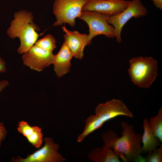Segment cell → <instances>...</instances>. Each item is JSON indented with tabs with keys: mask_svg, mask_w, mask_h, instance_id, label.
<instances>
[{
	"mask_svg": "<svg viewBox=\"0 0 162 162\" xmlns=\"http://www.w3.org/2000/svg\"><path fill=\"white\" fill-rule=\"evenodd\" d=\"M121 125L123 130L120 137L110 130L102 134L104 144L110 147L124 161L139 160V159L142 161V135L136 133L134 126L125 122H122Z\"/></svg>",
	"mask_w": 162,
	"mask_h": 162,
	"instance_id": "6da1fadb",
	"label": "cell"
},
{
	"mask_svg": "<svg viewBox=\"0 0 162 162\" xmlns=\"http://www.w3.org/2000/svg\"><path fill=\"white\" fill-rule=\"evenodd\" d=\"M32 14L24 10L16 12L7 31L9 37L18 38L20 45L17 49L20 54L28 51L35 44L39 36V27L33 21Z\"/></svg>",
	"mask_w": 162,
	"mask_h": 162,
	"instance_id": "7a4b0ae2",
	"label": "cell"
},
{
	"mask_svg": "<svg viewBox=\"0 0 162 162\" xmlns=\"http://www.w3.org/2000/svg\"><path fill=\"white\" fill-rule=\"evenodd\" d=\"M128 72L135 85L141 88H149L158 75V62L151 57H135L129 61Z\"/></svg>",
	"mask_w": 162,
	"mask_h": 162,
	"instance_id": "3957f363",
	"label": "cell"
},
{
	"mask_svg": "<svg viewBox=\"0 0 162 162\" xmlns=\"http://www.w3.org/2000/svg\"><path fill=\"white\" fill-rule=\"evenodd\" d=\"M86 0H55L53 5V12L56 21L53 25L57 26L66 23L74 26L75 19L80 17Z\"/></svg>",
	"mask_w": 162,
	"mask_h": 162,
	"instance_id": "277c9868",
	"label": "cell"
},
{
	"mask_svg": "<svg viewBox=\"0 0 162 162\" xmlns=\"http://www.w3.org/2000/svg\"><path fill=\"white\" fill-rule=\"evenodd\" d=\"M148 10L141 0H132L128 6L119 13L108 18L109 24L113 28L117 42L122 41L121 32L126 24L132 18H138L146 16Z\"/></svg>",
	"mask_w": 162,
	"mask_h": 162,
	"instance_id": "5b68a950",
	"label": "cell"
},
{
	"mask_svg": "<svg viewBox=\"0 0 162 162\" xmlns=\"http://www.w3.org/2000/svg\"><path fill=\"white\" fill-rule=\"evenodd\" d=\"M109 16L94 11H82L79 18L84 21L88 26V38L90 43L94 38L99 35L115 38L114 29L107 21Z\"/></svg>",
	"mask_w": 162,
	"mask_h": 162,
	"instance_id": "8992f818",
	"label": "cell"
},
{
	"mask_svg": "<svg viewBox=\"0 0 162 162\" xmlns=\"http://www.w3.org/2000/svg\"><path fill=\"white\" fill-rule=\"evenodd\" d=\"M44 145L33 153L28 155L25 158L19 156L12 158L13 162H62L65 159L58 152L59 145L55 143L51 137L44 139Z\"/></svg>",
	"mask_w": 162,
	"mask_h": 162,
	"instance_id": "52a82bcc",
	"label": "cell"
},
{
	"mask_svg": "<svg viewBox=\"0 0 162 162\" xmlns=\"http://www.w3.org/2000/svg\"><path fill=\"white\" fill-rule=\"evenodd\" d=\"M54 55L52 52L34 45L23 54L22 59L23 64L32 70L40 72L52 64Z\"/></svg>",
	"mask_w": 162,
	"mask_h": 162,
	"instance_id": "ba28073f",
	"label": "cell"
},
{
	"mask_svg": "<svg viewBox=\"0 0 162 162\" xmlns=\"http://www.w3.org/2000/svg\"><path fill=\"white\" fill-rule=\"evenodd\" d=\"M95 115L104 123L117 116L132 118L134 115L121 100L112 99L100 104L95 108Z\"/></svg>",
	"mask_w": 162,
	"mask_h": 162,
	"instance_id": "9c48e42d",
	"label": "cell"
},
{
	"mask_svg": "<svg viewBox=\"0 0 162 162\" xmlns=\"http://www.w3.org/2000/svg\"><path fill=\"white\" fill-rule=\"evenodd\" d=\"M130 2L127 0H87L82 11H94L111 16L123 11Z\"/></svg>",
	"mask_w": 162,
	"mask_h": 162,
	"instance_id": "30bf717a",
	"label": "cell"
},
{
	"mask_svg": "<svg viewBox=\"0 0 162 162\" xmlns=\"http://www.w3.org/2000/svg\"><path fill=\"white\" fill-rule=\"evenodd\" d=\"M65 33L64 35V41L76 58L81 59L84 56L85 47L91 43L89 41L88 35L81 34L77 31L68 30L64 26L62 27Z\"/></svg>",
	"mask_w": 162,
	"mask_h": 162,
	"instance_id": "8fae6325",
	"label": "cell"
},
{
	"mask_svg": "<svg viewBox=\"0 0 162 162\" xmlns=\"http://www.w3.org/2000/svg\"><path fill=\"white\" fill-rule=\"evenodd\" d=\"M73 57L71 51L64 41L59 52L54 55L52 63L54 71L58 77H62L69 72Z\"/></svg>",
	"mask_w": 162,
	"mask_h": 162,
	"instance_id": "7c38bea8",
	"label": "cell"
},
{
	"mask_svg": "<svg viewBox=\"0 0 162 162\" xmlns=\"http://www.w3.org/2000/svg\"><path fill=\"white\" fill-rule=\"evenodd\" d=\"M17 129L34 147L39 148L41 146L43 134L40 128L38 126H32L27 122L22 120L19 122Z\"/></svg>",
	"mask_w": 162,
	"mask_h": 162,
	"instance_id": "4fadbf2b",
	"label": "cell"
},
{
	"mask_svg": "<svg viewBox=\"0 0 162 162\" xmlns=\"http://www.w3.org/2000/svg\"><path fill=\"white\" fill-rule=\"evenodd\" d=\"M88 157L94 162H121L118 155L110 147L105 144L101 148L94 149L88 154Z\"/></svg>",
	"mask_w": 162,
	"mask_h": 162,
	"instance_id": "5bb4252c",
	"label": "cell"
},
{
	"mask_svg": "<svg viewBox=\"0 0 162 162\" xmlns=\"http://www.w3.org/2000/svg\"><path fill=\"white\" fill-rule=\"evenodd\" d=\"M143 133L142 135V149L143 153H149L159 146L162 144L153 134L148 124V120L144 119L143 122Z\"/></svg>",
	"mask_w": 162,
	"mask_h": 162,
	"instance_id": "9a60e30c",
	"label": "cell"
},
{
	"mask_svg": "<svg viewBox=\"0 0 162 162\" xmlns=\"http://www.w3.org/2000/svg\"><path fill=\"white\" fill-rule=\"evenodd\" d=\"M149 127L153 134L162 142V108H160L157 114L151 117L148 120Z\"/></svg>",
	"mask_w": 162,
	"mask_h": 162,
	"instance_id": "2e32d148",
	"label": "cell"
},
{
	"mask_svg": "<svg viewBox=\"0 0 162 162\" xmlns=\"http://www.w3.org/2000/svg\"><path fill=\"white\" fill-rule=\"evenodd\" d=\"M56 43L55 38L51 34H48L37 40L34 45L41 48L52 52L56 47Z\"/></svg>",
	"mask_w": 162,
	"mask_h": 162,
	"instance_id": "e0dca14e",
	"label": "cell"
},
{
	"mask_svg": "<svg viewBox=\"0 0 162 162\" xmlns=\"http://www.w3.org/2000/svg\"><path fill=\"white\" fill-rule=\"evenodd\" d=\"M143 158V161L147 162H162V144L158 148H156L152 151L148 153Z\"/></svg>",
	"mask_w": 162,
	"mask_h": 162,
	"instance_id": "ac0fdd59",
	"label": "cell"
},
{
	"mask_svg": "<svg viewBox=\"0 0 162 162\" xmlns=\"http://www.w3.org/2000/svg\"><path fill=\"white\" fill-rule=\"evenodd\" d=\"M7 134V131L4 123L0 122V147L2 142L6 138Z\"/></svg>",
	"mask_w": 162,
	"mask_h": 162,
	"instance_id": "d6986e66",
	"label": "cell"
},
{
	"mask_svg": "<svg viewBox=\"0 0 162 162\" xmlns=\"http://www.w3.org/2000/svg\"><path fill=\"white\" fill-rule=\"evenodd\" d=\"M7 71L6 64L4 61L0 57V73H4Z\"/></svg>",
	"mask_w": 162,
	"mask_h": 162,
	"instance_id": "ffe728a7",
	"label": "cell"
},
{
	"mask_svg": "<svg viewBox=\"0 0 162 162\" xmlns=\"http://www.w3.org/2000/svg\"><path fill=\"white\" fill-rule=\"evenodd\" d=\"M9 84V82L6 80H0V93Z\"/></svg>",
	"mask_w": 162,
	"mask_h": 162,
	"instance_id": "44dd1931",
	"label": "cell"
},
{
	"mask_svg": "<svg viewBox=\"0 0 162 162\" xmlns=\"http://www.w3.org/2000/svg\"><path fill=\"white\" fill-rule=\"evenodd\" d=\"M154 5L160 10L162 9V0H151Z\"/></svg>",
	"mask_w": 162,
	"mask_h": 162,
	"instance_id": "7402d4cb",
	"label": "cell"
}]
</instances>
